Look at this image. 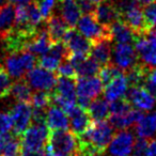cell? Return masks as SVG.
I'll list each match as a JSON object with an SVG mask.
<instances>
[{
  "label": "cell",
  "mask_w": 156,
  "mask_h": 156,
  "mask_svg": "<svg viewBox=\"0 0 156 156\" xmlns=\"http://www.w3.org/2000/svg\"><path fill=\"white\" fill-rule=\"evenodd\" d=\"M62 42L67 48L69 55L76 54L89 56V52L92 47V42L83 37L81 33L76 31L74 28H69Z\"/></svg>",
  "instance_id": "12"
},
{
  "label": "cell",
  "mask_w": 156,
  "mask_h": 156,
  "mask_svg": "<svg viewBox=\"0 0 156 156\" xmlns=\"http://www.w3.org/2000/svg\"><path fill=\"white\" fill-rule=\"evenodd\" d=\"M44 152L42 151H28V150H23L20 156H43Z\"/></svg>",
  "instance_id": "43"
},
{
  "label": "cell",
  "mask_w": 156,
  "mask_h": 156,
  "mask_svg": "<svg viewBox=\"0 0 156 156\" xmlns=\"http://www.w3.org/2000/svg\"><path fill=\"white\" fill-rule=\"evenodd\" d=\"M10 94L17 102H24L30 104L32 92H31V88L28 85V83L24 78H22V79H17L16 81L12 83Z\"/></svg>",
  "instance_id": "29"
},
{
  "label": "cell",
  "mask_w": 156,
  "mask_h": 156,
  "mask_svg": "<svg viewBox=\"0 0 156 156\" xmlns=\"http://www.w3.org/2000/svg\"><path fill=\"white\" fill-rule=\"evenodd\" d=\"M125 98L129 101L130 104L134 105L139 110H152L156 103L155 96L152 95L144 87H141V86L130 87L126 92Z\"/></svg>",
  "instance_id": "13"
},
{
  "label": "cell",
  "mask_w": 156,
  "mask_h": 156,
  "mask_svg": "<svg viewBox=\"0 0 156 156\" xmlns=\"http://www.w3.org/2000/svg\"><path fill=\"white\" fill-rule=\"evenodd\" d=\"M11 86V76L8 74L2 64L0 63V98H5L7 96H9Z\"/></svg>",
  "instance_id": "34"
},
{
  "label": "cell",
  "mask_w": 156,
  "mask_h": 156,
  "mask_svg": "<svg viewBox=\"0 0 156 156\" xmlns=\"http://www.w3.org/2000/svg\"><path fill=\"white\" fill-rule=\"evenodd\" d=\"M104 85L100 77H78L76 79V101L78 106L87 109L90 103L102 94Z\"/></svg>",
  "instance_id": "3"
},
{
  "label": "cell",
  "mask_w": 156,
  "mask_h": 156,
  "mask_svg": "<svg viewBox=\"0 0 156 156\" xmlns=\"http://www.w3.org/2000/svg\"><path fill=\"white\" fill-rule=\"evenodd\" d=\"M147 141L149 140L139 138L138 140L135 142L134 149H133V151H134V156H145Z\"/></svg>",
  "instance_id": "41"
},
{
  "label": "cell",
  "mask_w": 156,
  "mask_h": 156,
  "mask_svg": "<svg viewBox=\"0 0 156 156\" xmlns=\"http://www.w3.org/2000/svg\"><path fill=\"white\" fill-rule=\"evenodd\" d=\"M15 20V9L12 3H5L0 8V41L12 31Z\"/></svg>",
  "instance_id": "26"
},
{
  "label": "cell",
  "mask_w": 156,
  "mask_h": 156,
  "mask_svg": "<svg viewBox=\"0 0 156 156\" xmlns=\"http://www.w3.org/2000/svg\"><path fill=\"white\" fill-rule=\"evenodd\" d=\"M127 156H128V155H127Z\"/></svg>",
  "instance_id": "49"
},
{
  "label": "cell",
  "mask_w": 156,
  "mask_h": 156,
  "mask_svg": "<svg viewBox=\"0 0 156 156\" xmlns=\"http://www.w3.org/2000/svg\"><path fill=\"white\" fill-rule=\"evenodd\" d=\"M57 76L51 71L44 69V67L37 66L33 67L27 73L26 81L30 88L42 91H50L55 89L57 83Z\"/></svg>",
  "instance_id": "6"
},
{
  "label": "cell",
  "mask_w": 156,
  "mask_h": 156,
  "mask_svg": "<svg viewBox=\"0 0 156 156\" xmlns=\"http://www.w3.org/2000/svg\"><path fill=\"white\" fill-rule=\"evenodd\" d=\"M12 119V129L18 136L23 134L29 127L32 120V109L29 103L18 102L10 110Z\"/></svg>",
  "instance_id": "8"
},
{
  "label": "cell",
  "mask_w": 156,
  "mask_h": 156,
  "mask_svg": "<svg viewBox=\"0 0 156 156\" xmlns=\"http://www.w3.org/2000/svg\"><path fill=\"white\" fill-rule=\"evenodd\" d=\"M58 2L61 18L69 28H74L83 13L77 0H58Z\"/></svg>",
  "instance_id": "19"
},
{
  "label": "cell",
  "mask_w": 156,
  "mask_h": 156,
  "mask_svg": "<svg viewBox=\"0 0 156 156\" xmlns=\"http://www.w3.org/2000/svg\"><path fill=\"white\" fill-rule=\"evenodd\" d=\"M143 16H144L147 33H149L153 29V27L156 26V1L145 5L143 9Z\"/></svg>",
  "instance_id": "32"
},
{
  "label": "cell",
  "mask_w": 156,
  "mask_h": 156,
  "mask_svg": "<svg viewBox=\"0 0 156 156\" xmlns=\"http://www.w3.org/2000/svg\"><path fill=\"white\" fill-rule=\"evenodd\" d=\"M93 14L98 22L106 27H110L113 23L121 20L120 12L118 11L115 5L111 3L110 1H107V0H104L103 2L96 5Z\"/></svg>",
  "instance_id": "17"
},
{
  "label": "cell",
  "mask_w": 156,
  "mask_h": 156,
  "mask_svg": "<svg viewBox=\"0 0 156 156\" xmlns=\"http://www.w3.org/2000/svg\"><path fill=\"white\" fill-rule=\"evenodd\" d=\"M76 26H77L78 32L81 33L88 40H90L92 43L100 41L102 39L112 40L110 27H106L100 24L93 13L85 14L83 16H80Z\"/></svg>",
  "instance_id": "4"
},
{
  "label": "cell",
  "mask_w": 156,
  "mask_h": 156,
  "mask_svg": "<svg viewBox=\"0 0 156 156\" xmlns=\"http://www.w3.org/2000/svg\"><path fill=\"white\" fill-rule=\"evenodd\" d=\"M103 1L104 0H77L78 5L80 7L81 12L85 14L93 13L96 5L98 3L103 2Z\"/></svg>",
  "instance_id": "38"
},
{
  "label": "cell",
  "mask_w": 156,
  "mask_h": 156,
  "mask_svg": "<svg viewBox=\"0 0 156 156\" xmlns=\"http://www.w3.org/2000/svg\"><path fill=\"white\" fill-rule=\"evenodd\" d=\"M66 115L69 117L72 132L76 136H79L83 133H85L92 122V119L88 113L87 109L81 108L78 105H75Z\"/></svg>",
  "instance_id": "15"
},
{
  "label": "cell",
  "mask_w": 156,
  "mask_h": 156,
  "mask_svg": "<svg viewBox=\"0 0 156 156\" xmlns=\"http://www.w3.org/2000/svg\"><path fill=\"white\" fill-rule=\"evenodd\" d=\"M133 107L132 104L129 103V101L126 98H122L119 100L112 101L111 104L109 105V115H122V113L127 112L128 110H130Z\"/></svg>",
  "instance_id": "33"
},
{
  "label": "cell",
  "mask_w": 156,
  "mask_h": 156,
  "mask_svg": "<svg viewBox=\"0 0 156 156\" xmlns=\"http://www.w3.org/2000/svg\"><path fill=\"white\" fill-rule=\"evenodd\" d=\"M142 87H144L152 95L156 98V67L155 66H150V65L147 66Z\"/></svg>",
  "instance_id": "35"
},
{
  "label": "cell",
  "mask_w": 156,
  "mask_h": 156,
  "mask_svg": "<svg viewBox=\"0 0 156 156\" xmlns=\"http://www.w3.org/2000/svg\"><path fill=\"white\" fill-rule=\"evenodd\" d=\"M46 110L45 108H34L32 110V120L33 123L37 124H46Z\"/></svg>",
  "instance_id": "40"
},
{
  "label": "cell",
  "mask_w": 156,
  "mask_h": 156,
  "mask_svg": "<svg viewBox=\"0 0 156 156\" xmlns=\"http://www.w3.org/2000/svg\"><path fill=\"white\" fill-rule=\"evenodd\" d=\"M111 58L113 59V64L123 72L128 71L138 63L137 52L130 44L117 43L112 49Z\"/></svg>",
  "instance_id": "10"
},
{
  "label": "cell",
  "mask_w": 156,
  "mask_h": 156,
  "mask_svg": "<svg viewBox=\"0 0 156 156\" xmlns=\"http://www.w3.org/2000/svg\"><path fill=\"white\" fill-rule=\"evenodd\" d=\"M57 73L59 76H62V77H69V78H77V74L74 69L73 64L69 62L67 59L63 60L62 62L59 64V66L57 67Z\"/></svg>",
  "instance_id": "36"
},
{
  "label": "cell",
  "mask_w": 156,
  "mask_h": 156,
  "mask_svg": "<svg viewBox=\"0 0 156 156\" xmlns=\"http://www.w3.org/2000/svg\"><path fill=\"white\" fill-rule=\"evenodd\" d=\"M48 130L46 124L33 123L20 135L22 150L28 151H42L47 141Z\"/></svg>",
  "instance_id": "5"
},
{
  "label": "cell",
  "mask_w": 156,
  "mask_h": 156,
  "mask_svg": "<svg viewBox=\"0 0 156 156\" xmlns=\"http://www.w3.org/2000/svg\"><path fill=\"white\" fill-rule=\"evenodd\" d=\"M10 3L12 5H28L33 0H8Z\"/></svg>",
  "instance_id": "44"
},
{
  "label": "cell",
  "mask_w": 156,
  "mask_h": 156,
  "mask_svg": "<svg viewBox=\"0 0 156 156\" xmlns=\"http://www.w3.org/2000/svg\"><path fill=\"white\" fill-rule=\"evenodd\" d=\"M46 126L49 130L67 129L69 120L66 112L56 105L49 106L46 112Z\"/></svg>",
  "instance_id": "22"
},
{
  "label": "cell",
  "mask_w": 156,
  "mask_h": 156,
  "mask_svg": "<svg viewBox=\"0 0 156 156\" xmlns=\"http://www.w3.org/2000/svg\"><path fill=\"white\" fill-rule=\"evenodd\" d=\"M121 73H123V71H121L119 67H117L113 63L110 62V63H108V64L101 67L100 72H98V75H100L98 77H100V79L102 80L103 85L106 86L109 81L112 80L115 76H118Z\"/></svg>",
  "instance_id": "31"
},
{
  "label": "cell",
  "mask_w": 156,
  "mask_h": 156,
  "mask_svg": "<svg viewBox=\"0 0 156 156\" xmlns=\"http://www.w3.org/2000/svg\"><path fill=\"white\" fill-rule=\"evenodd\" d=\"M2 66L14 79H22L33 69L37 63V57L27 49L14 52H5L3 57Z\"/></svg>",
  "instance_id": "1"
},
{
  "label": "cell",
  "mask_w": 156,
  "mask_h": 156,
  "mask_svg": "<svg viewBox=\"0 0 156 156\" xmlns=\"http://www.w3.org/2000/svg\"><path fill=\"white\" fill-rule=\"evenodd\" d=\"M111 43H112V40L110 39H102L100 41L92 43V47L89 52V56L101 67L110 63L111 56H112Z\"/></svg>",
  "instance_id": "16"
},
{
  "label": "cell",
  "mask_w": 156,
  "mask_h": 156,
  "mask_svg": "<svg viewBox=\"0 0 156 156\" xmlns=\"http://www.w3.org/2000/svg\"><path fill=\"white\" fill-rule=\"evenodd\" d=\"M149 33H151V34H153L154 37H156V27H153V29H152Z\"/></svg>",
  "instance_id": "47"
},
{
  "label": "cell",
  "mask_w": 156,
  "mask_h": 156,
  "mask_svg": "<svg viewBox=\"0 0 156 156\" xmlns=\"http://www.w3.org/2000/svg\"><path fill=\"white\" fill-rule=\"evenodd\" d=\"M136 1L139 3V5H149V3H151V2H154V1H156V0H136Z\"/></svg>",
  "instance_id": "46"
},
{
  "label": "cell",
  "mask_w": 156,
  "mask_h": 156,
  "mask_svg": "<svg viewBox=\"0 0 156 156\" xmlns=\"http://www.w3.org/2000/svg\"><path fill=\"white\" fill-rule=\"evenodd\" d=\"M110 32L111 37H112V41H115L117 43L129 44L135 42L137 37V35L133 32L132 29L121 20H117L111 25Z\"/></svg>",
  "instance_id": "27"
},
{
  "label": "cell",
  "mask_w": 156,
  "mask_h": 156,
  "mask_svg": "<svg viewBox=\"0 0 156 156\" xmlns=\"http://www.w3.org/2000/svg\"><path fill=\"white\" fill-rule=\"evenodd\" d=\"M12 119L10 113L0 112V134L7 133L12 129Z\"/></svg>",
  "instance_id": "39"
},
{
  "label": "cell",
  "mask_w": 156,
  "mask_h": 156,
  "mask_svg": "<svg viewBox=\"0 0 156 156\" xmlns=\"http://www.w3.org/2000/svg\"><path fill=\"white\" fill-rule=\"evenodd\" d=\"M46 22H47L46 30H47L52 44L62 42L63 37H64L65 33L69 30V27L65 24L64 20L60 16L55 15V14H50L49 17L46 18Z\"/></svg>",
  "instance_id": "23"
},
{
  "label": "cell",
  "mask_w": 156,
  "mask_h": 156,
  "mask_svg": "<svg viewBox=\"0 0 156 156\" xmlns=\"http://www.w3.org/2000/svg\"><path fill=\"white\" fill-rule=\"evenodd\" d=\"M47 147L59 156H78V138L67 129L50 130Z\"/></svg>",
  "instance_id": "2"
},
{
  "label": "cell",
  "mask_w": 156,
  "mask_h": 156,
  "mask_svg": "<svg viewBox=\"0 0 156 156\" xmlns=\"http://www.w3.org/2000/svg\"><path fill=\"white\" fill-rule=\"evenodd\" d=\"M136 133L139 138L150 140L156 135V111L142 115L136 122Z\"/></svg>",
  "instance_id": "24"
},
{
  "label": "cell",
  "mask_w": 156,
  "mask_h": 156,
  "mask_svg": "<svg viewBox=\"0 0 156 156\" xmlns=\"http://www.w3.org/2000/svg\"><path fill=\"white\" fill-rule=\"evenodd\" d=\"M30 105L34 108H46L51 105V92L37 90L34 94L31 95Z\"/></svg>",
  "instance_id": "30"
},
{
  "label": "cell",
  "mask_w": 156,
  "mask_h": 156,
  "mask_svg": "<svg viewBox=\"0 0 156 156\" xmlns=\"http://www.w3.org/2000/svg\"><path fill=\"white\" fill-rule=\"evenodd\" d=\"M145 156H156V139H150L147 141Z\"/></svg>",
  "instance_id": "42"
},
{
  "label": "cell",
  "mask_w": 156,
  "mask_h": 156,
  "mask_svg": "<svg viewBox=\"0 0 156 156\" xmlns=\"http://www.w3.org/2000/svg\"><path fill=\"white\" fill-rule=\"evenodd\" d=\"M43 156H59V155H57L56 153H54L51 150H49L47 147H46V151L43 153Z\"/></svg>",
  "instance_id": "45"
},
{
  "label": "cell",
  "mask_w": 156,
  "mask_h": 156,
  "mask_svg": "<svg viewBox=\"0 0 156 156\" xmlns=\"http://www.w3.org/2000/svg\"><path fill=\"white\" fill-rule=\"evenodd\" d=\"M127 90H128V81L125 74L123 72V73L115 76L112 80H110L106 85V87L104 89L105 98L109 102L125 98Z\"/></svg>",
  "instance_id": "18"
},
{
  "label": "cell",
  "mask_w": 156,
  "mask_h": 156,
  "mask_svg": "<svg viewBox=\"0 0 156 156\" xmlns=\"http://www.w3.org/2000/svg\"><path fill=\"white\" fill-rule=\"evenodd\" d=\"M134 43L137 56L142 63L156 67V37L151 33L139 35Z\"/></svg>",
  "instance_id": "7"
},
{
  "label": "cell",
  "mask_w": 156,
  "mask_h": 156,
  "mask_svg": "<svg viewBox=\"0 0 156 156\" xmlns=\"http://www.w3.org/2000/svg\"><path fill=\"white\" fill-rule=\"evenodd\" d=\"M5 3H7V0H0V8L3 7Z\"/></svg>",
  "instance_id": "48"
},
{
  "label": "cell",
  "mask_w": 156,
  "mask_h": 156,
  "mask_svg": "<svg viewBox=\"0 0 156 156\" xmlns=\"http://www.w3.org/2000/svg\"><path fill=\"white\" fill-rule=\"evenodd\" d=\"M121 20H123L128 27L133 30V32L139 37V35H145L147 29H145L144 16H143V10L141 9L140 5L136 3L133 7L128 8L124 12L120 14Z\"/></svg>",
  "instance_id": "14"
},
{
  "label": "cell",
  "mask_w": 156,
  "mask_h": 156,
  "mask_svg": "<svg viewBox=\"0 0 156 156\" xmlns=\"http://www.w3.org/2000/svg\"><path fill=\"white\" fill-rule=\"evenodd\" d=\"M35 1L37 3V7H39V10L41 12L43 20H46L47 17H49L55 8L57 0H35Z\"/></svg>",
  "instance_id": "37"
},
{
  "label": "cell",
  "mask_w": 156,
  "mask_h": 156,
  "mask_svg": "<svg viewBox=\"0 0 156 156\" xmlns=\"http://www.w3.org/2000/svg\"><path fill=\"white\" fill-rule=\"evenodd\" d=\"M52 42L50 40L48 32L46 29H37V31L34 33L32 37L29 40L27 43L26 49L32 52L33 55H37V56H42V55L46 54L51 47Z\"/></svg>",
  "instance_id": "20"
},
{
  "label": "cell",
  "mask_w": 156,
  "mask_h": 156,
  "mask_svg": "<svg viewBox=\"0 0 156 156\" xmlns=\"http://www.w3.org/2000/svg\"><path fill=\"white\" fill-rule=\"evenodd\" d=\"M22 142L20 136L11 133L0 134V156H20Z\"/></svg>",
  "instance_id": "21"
},
{
  "label": "cell",
  "mask_w": 156,
  "mask_h": 156,
  "mask_svg": "<svg viewBox=\"0 0 156 156\" xmlns=\"http://www.w3.org/2000/svg\"><path fill=\"white\" fill-rule=\"evenodd\" d=\"M135 136L129 130H120L108 144V156H127L135 145Z\"/></svg>",
  "instance_id": "9"
},
{
  "label": "cell",
  "mask_w": 156,
  "mask_h": 156,
  "mask_svg": "<svg viewBox=\"0 0 156 156\" xmlns=\"http://www.w3.org/2000/svg\"><path fill=\"white\" fill-rule=\"evenodd\" d=\"M69 56V52L63 42L54 43L46 54L40 56L39 65L41 67L48 69V71H56L61 62Z\"/></svg>",
  "instance_id": "11"
},
{
  "label": "cell",
  "mask_w": 156,
  "mask_h": 156,
  "mask_svg": "<svg viewBox=\"0 0 156 156\" xmlns=\"http://www.w3.org/2000/svg\"><path fill=\"white\" fill-rule=\"evenodd\" d=\"M88 113L94 121H103L109 117V104L104 98H95L93 102L90 103L87 108Z\"/></svg>",
  "instance_id": "28"
},
{
  "label": "cell",
  "mask_w": 156,
  "mask_h": 156,
  "mask_svg": "<svg viewBox=\"0 0 156 156\" xmlns=\"http://www.w3.org/2000/svg\"><path fill=\"white\" fill-rule=\"evenodd\" d=\"M143 113L138 109L132 108L128 110L127 112L122 113V115H109V123L112 125L115 129L118 130H123L126 128L130 127V126L135 125L136 122L141 118Z\"/></svg>",
  "instance_id": "25"
}]
</instances>
